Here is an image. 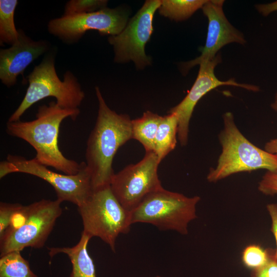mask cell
<instances>
[{"label":"cell","instance_id":"obj_10","mask_svg":"<svg viewBox=\"0 0 277 277\" xmlns=\"http://www.w3.org/2000/svg\"><path fill=\"white\" fill-rule=\"evenodd\" d=\"M161 162L153 151L113 175L111 190L122 206L131 212L150 193L162 187L157 170Z\"/></svg>","mask_w":277,"mask_h":277},{"label":"cell","instance_id":"obj_13","mask_svg":"<svg viewBox=\"0 0 277 277\" xmlns=\"http://www.w3.org/2000/svg\"><path fill=\"white\" fill-rule=\"evenodd\" d=\"M223 0H207L202 9L208 21L206 41L204 47L200 48L201 55L194 60L180 65L183 74L201 63L211 60L218 54L224 46L236 43L244 45L246 43L242 32L228 21L223 11Z\"/></svg>","mask_w":277,"mask_h":277},{"label":"cell","instance_id":"obj_12","mask_svg":"<svg viewBox=\"0 0 277 277\" xmlns=\"http://www.w3.org/2000/svg\"><path fill=\"white\" fill-rule=\"evenodd\" d=\"M221 62V54L218 53L213 59L201 63L196 79L191 89L185 98L169 111L175 114L177 118V137L182 146H185L188 143L189 123L194 107L208 92L222 86L239 87L253 92L260 90L256 85L239 83L234 78L225 81L218 79L214 69Z\"/></svg>","mask_w":277,"mask_h":277},{"label":"cell","instance_id":"obj_25","mask_svg":"<svg viewBox=\"0 0 277 277\" xmlns=\"http://www.w3.org/2000/svg\"><path fill=\"white\" fill-rule=\"evenodd\" d=\"M258 189L266 195L277 194V172L267 171L259 182Z\"/></svg>","mask_w":277,"mask_h":277},{"label":"cell","instance_id":"obj_8","mask_svg":"<svg viewBox=\"0 0 277 277\" xmlns=\"http://www.w3.org/2000/svg\"><path fill=\"white\" fill-rule=\"evenodd\" d=\"M14 172L27 173L45 180L54 189L57 200L72 203L77 207L85 202L93 190L91 173L85 162H83L77 173L62 174L50 170L35 157L28 160L10 154L0 163V178Z\"/></svg>","mask_w":277,"mask_h":277},{"label":"cell","instance_id":"obj_15","mask_svg":"<svg viewBox=\"0 0 277 277\" xmlns=\"http://www.w3.org/2000/svg\"><path fill=\"white\" fill-rule=\"evenodd\" d=\"M91 238L82 232L78 242L71 247L49 248L51 257L58 253L68 255L72 264L69 277H96L93 260L87 251V245Z\"/></svg>","mask_w":277,"mask_h":277},{"label":"cell","instance_id":"obj_20","mask_svg":"<svg viewBox=\"0 0 277 277\" xmlns=\"http://www.w3.org/2000/svg\"><path fill=\"white\" fill-rule=\"evenodd\" d=\"M21 251L7 253L0 258V277H38Z\"/></svg>","mask_w":277,"mask_h":277},{"label":"cell","instance_id":"obj_17","mask_svg":"<svg viewBox=\"0 0 277 277\" xmlns=\"http://www.w3.org/2000/svg\"><path fill=\"white\" fill-rule=\"evenodd\" d=\"M163 116L150 111L132 120V138L138 141L146 152H154V140Z\"/></svg>","mask_w":277,"mask_h":277},{"label":"cell","instance_id":"obj_24","mask_svg":"<svg viewBox=\"0 0 277 277\" xmlns=\"http://www.w3.org/2000/svg\"><path fill=\"white\" fill-rule=\"evenodd\" d=\"M250 277H277V258L274 250L270 249L267 262L261 267L253 269Z\"/></svg>","mask_w":277,"mask_h":277},{"label":"cell","instance_id":"obj_23","mask_svg":"<svg viewBox=\"0 0 277 277\" xmlns=\"http://www.w3.org/2000/svg\"><path fill=\"white\" fill-rule=\"evenodd\" d=\"M23 205L18 203H0V237L10 225L14 216Z\"/></svg>","mask_w":277,"mask_h":277},{"label":"cell","instance_id":"obj_14","mask_svg":"<svg viewBox=\"0 0 277 277\" xmlns=\"http://www.w3.org/2000/svg\"><path fill=\"white\" fill-rule=\"evenodd\" d=\"M18 32L16 43L8 48L0 50V80L8 87L14 85L18 75L23 76L25 69L50 47L47 41H35L23 30Z\"/></svg>","mask_w":277,"mask_h":277},{"label":"cell","instance_id":"obj_29","mask_svg":"<svg viewBox=\"0 0 277 277\" xmlns=\"http://www.w3.org/2000/svg\"><path fill=\"white\" fill-rule=\"evenodd\" d=\"M271 107L273 110L277 111V92L275 95L274 101L271 104Z\"/></svg>","mask_w":277,"mask_h":277},{"label":"cell","instance_id":"obj_11","mask_svg":"<svg viewBox=\"0 0 277 277\" xmlns=\"http://www.w3.org/2000/svg\"><path fill=\"white\" fill-rule=\"evenodd\" d=\"M128 16V12L121 7H106L93 12L52 19L48 23L47 29L65 43L71 44L90 30L97 31L101 35H116L126 26Z\"/></svg>","mask_w":277,"mask_h":277},{"label":"cell","instance_id":"obj_16","mask_svg":"<svg viewBox=\"0 0 277 277\" xmlns=\"http://www.w3.org/2000/svg\"><path fill=\"white\" fill-rule=\"evenodd\" d=\"M178 120L175 114L169 113L163 116L154 140V152L161 161L176 147Z\"/></svg>","mask_w":277,"mask_h":277},{"label":"cell","instance_id":"obj_18","mask_svg":"<svg viewBox=\"0 0 277 277\" xmlns=\"http://www.w3.org/2000/svg\"><path fill=\"white\" fill-rule=\"evenodd\" d=\"M207 0H163L158 9L160 14L175 21L189 18Z\"/></svg>","mask_w":277,"mask_h":277},{"label":"cell","instance_id":"obj_27","mask_svg":"<svg viewBox=\"0 0 277 277\" xmlns=\"http://www.w3.org/2000/svg\"><path fill=\"white\" fill-rule=\"evenodd\" d=\"M255 7L261 14L266 16L273 12L277 11V1L267 4H257Z\"/></svg>","mask_w":277,"mask_h":277},{"label":"cell","instance_id":"obj_19","mask_svg":"<svg viewBox=\"0 0 277 277\" xmlns=\"http://www.w3.org/2000/svg\"><path fill=\"white\" fill-rule=\"evenodd\" d=\"M17 0L0 1V43L12 46L18 39L19 32L14 24Z\"/></svg>","mask_w":277,"mask_h":277},{"label":"cell","instance_id":"obj_30","mask_svg":"<svg viewBox=\"0 0 277 277\" xmlns=\"http://www.w3.org/2000/svg\"><path fill=\"white\" fill-rule=\"evenodd\" d=\"M155 277H162V276H156Z\"/></svg>","mask_w":277,"mask_h":277},{"label":"cell","instance_id":"obj_3","mask_svg":"<svg viewBox=\"0 0 277 277\" xmlns=\"http://www.w3.org/2000/svg\"><path fill=\"white\" fill-rule=\"evenodd\" d=\"M224 127L219 135L222 152L215 168L207 175L210 183H216L232 174L258 169L277 172V155L251 143L236 126L233 114L223 115Z\"/></svg>","mask_w":277,"mask_h":277},{"label":"cell","instance_id":"obj_2","mask_svg":"<svg viewBox=\"0 0 277 277\" xmlns=\"http://www.w3.org/2000/svg\"><path fill=\"white\" fill-rule=\"evenodd\" d=\"M95 90L98 113L87 142L85 154L93 189L110 185L114 174L112 168L114 155L120 147L132 138V120L129 116L111 110L99 88L96 87Z\"/></svg>","mask_w":277,"mask_h":277},{"label":"cell","instance_id":"obj_5","mask_svg":"<svg viewBox=\"0 0 277 277\" xmlns=\"http://www.w3.org/2000/svg\"><path fill=\"white\" fill-rule=\"evenodd\" d=\"M29 83L26 94L19 106L10 116L8 122H16L31 106L41 100L53 97L62 108L79 109L85 94L74 74L67 71L61 81L55 67L54 56L46 55L27 76Z\"/></svg>","mask_w":277,"mask_h":277},{"label":"cell","instance_id":"obj_1","mask_svg":"<svg viewBox=\"0 0 277 277\" xmlns=\"http://www.w3.org/2000/svg\"><path fill=\"white\" fill-rule=\"evenodd\" d=\"M80 113L79 109H65L56 102H51L39 106L33 121H8L6 132L32 146L36 152L35 159L40 164L66 174H75L81 170L83 162L78 163L66 157L59 149L58 137L62 121L67 117L75 120Z\"/></svg>","mask_w":277,"mask_h":277},{"label":"cell","instance_id":"obj_7","mask_svg":"<svg viewBox=\"0 0 277 277\" xmlns=\"http://www.w3.org/2000/svg\"><path fill=\"white\" fill-rule=\"evenodd\" d=\"M77 207L83 224L82 232L90 238H100L114 251L117 238L128 233L132 224L130 212L118 201L110 185L93 189Z\"/></svg>","mask_w":277,"mask_h":277},{"label":"cell","instance_id":"obj_9","mask_svg":"<svg viewBox=\"0 0 277 277\" xmlns=\"http://www.w3.org/2000/svg\"><path fill=\"white\" fill-rule=\"evenodd\" d=\"M161 3L160 0L146 1L118 34L108 37L115 62L132 61L140 69L151 64V58L146 55L145 48L151 37L153 17Z\"/></svg>","mask_w":277,"mask_h":277},{"label":"cell","instance_id":"obj_4","mask_svg":"<svg viewBox=\"0 0 277 277\" xmlns=\"http://www.w3.org/2000/svg\"><path fill=\"white\" fill-rule=\"evenodd\" d=\"M61 203L43 199L23 206L0 237L1 256L27 247H43L62 213Z\"/></svg>","mask_w":277,"mask_h":277},{"label":"cell","instance_id":"obj_28","mask_svg":"<svg viewBox=\"0 0 277 277\" xmlns=\"http://www.w3.org/2000/svg\"><path fill=\"white\" fill-rule=\"evenodd\" d=\"M264 149L268 152L277 155V138L267 142L265 145Z\"/></svg>","mask_w":277,"mask_h":277},{"label":"cell","instance_id":"obj_22","mask_svg":"<svg viewBox=\"0 0 277 277\" xmlns=\"http://www.w3.org/2000/svg\"><path fill=\"white\" fill-rule=\"evenodd\" d=\"M269 254L270 249H265L259 245L251 244L243 250L242 261L246 267L253 270L264 265Z\"/></svg>","mask_w":277,"mask_h":277},{"label":"cell","instance_id":"obj_26","mask_svg":"<svg viewBox=\"0 0 277 277\" xmlns=\"http://www.w3.org/2000/svg\"><path fill=\"white\" fill-rule=\"evenodd\" d=\"M266 209L271 221L270 231L274 237L276 243L274 255L277 258V204H268L266 206Z\"/></svg>","mask_w":277,"mask_h":277},{"label":"cell","instance_id":"obj_21","mask_svg":"<svg viewBox=\"0 0 277 277\" xmlns=\"http://www.w3.org/2000/svg\"><path fill=\"white\" fill-rule=\"evenodd\" d=\"M106 0H70L64 8L63 16L93 12L107 7Z\"/></svg>","mask_w":277,"mask_h":277},{"label":"cell","instance_id":"obj_6","mask_svg":"<svg viewBox=\"0 0 277 277\" xmlns=\"http://www.w3.org/2000/svg\"><path fill=\"white\" fill-rule=\"evenodd\" d=\"M199 196L187 197L163 187L148 195L130 212L131 224L149 223L162 230H174L186 235L188 225L197 218Z\"/></svg>","mask_w":277,"mask_h":277}]
</instances>
